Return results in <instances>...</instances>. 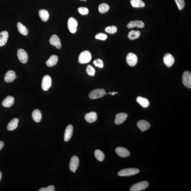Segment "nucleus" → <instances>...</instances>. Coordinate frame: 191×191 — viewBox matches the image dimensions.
I'll return each mask as SVG.
<instances>
[{
	"instance_id": "f03ea898",
	"label": "nucleus",
	"mask_w": 191,
	"mask_h": 191,
	"mask_svg": "<svg viewBox=\"0 0 191 191\" xmlns=\"http://www.w3.org/2000/svg\"><path fill=\"white\" fill-rule=\"evenodd\" d=\"M91 58L92 56L91 53L88 51H85L80 54L78 61L80 63L85 64L89 62L91 60Z\"/></svg>"
},
{
	"instance_id": "4be33fe9",
	"label": "nucleus",
	"mask_w": 191,
	"mask_h": 191,
	"mask_svg": "<svg viewBox=\"0 0 191 191\" xmlns=\"http://www.w3.org/2000/svg\"><path fill=\"white\" fill-rule=\"evenodd\" d=\"M32 118L35 122H40L42 118V115L41 111L38 109L34 110L32 113Z\"/></svg>"
},
{
	"instance_id": "c9c22d12",
	"label": "nucleus",
	"mask_w": 191,
	"mask_h": 191,
	"mask_svg": "<svg viewBox=\"0 0 191 191\" xmlns=\"http://www.w3.org/2000/svg\"><path fill=\"white\" fill-rule=\"evenodd\" d=\"M78 11L80 14L83 15H86L89 13V9L86 7H80L78 9Z\"/></svg>"
},
{
	"instance_id": "7c9ffc66",
	"label": "nucleus",
	"mask_w": 191,
	"mask_h": 191,
	"mask_svg": "<svg viewBox=\"0 0 191 191\" xmlns=\"http://www.w3.org/2000/svg\"><path fill=\"white\" fill-rule=\"evenodd\" d=\"M99 11L101 13L104 14L107 12L109 9V5L106 3H102L99 5Z\"/></svg>"
},
{
	"instance_id": "ddd939ff",
	"label": "nucleus",
	"mask_w": 191,
	"mask_h": 191,
	"mask_svg": "<svg viewBox=\"0 0 191 191\" xmlns=\"http://www.w3.org/2000/svg\"><path fill=\"white\" fill-rule=\"evenodd\" d=\"M50 43L51 45L56 47L57 49H59L61 47L60 39L56 35H53L49 40Z\"/></svg>"
},
{
	"instance_id": "dca6fc26",
	"label": "nucleus",
	"mask_w": 191,
	"mask_h": 191,
	"mask_svg": "<svg viewBox=\"0 0 191 191\" xmlns=\"http://www.w3.org/2000/svg\"><path fill=\"white\" fill-rule=\"evenodd\" d=\"M137 125L142 132L148 130L150 127V123L148 121L145 120L139 121L137 123Z\"/></svg>"
},
{
	"instance_id": "9b49d317",
	"label": "nucleus",
	"mask_w": 191,
	"mask_h": 191,
	"mask_svg": "<svg viewBox=\"0 0 191 191\" xmlns=\"http://www.w3.org/2000/svg\"><path fill=\"white\" fill-rule=\"evenodd\" d=\"M164 62L167 67H171L174 62V56L170 53H166L164 57Z\"/></svg>"
},
{
	"instance_id": "58836bf2",
	"label": "nucleus",
	"mask_w": 191,
	"mask_h": 191,
	"mask_svg": "<svg viewBox=\"0 0 191 191\" xmlns=\"http://www.w3.org/2000/svg\"><path fill=\"white\" fill-rule=\"evenodd\" d=\"M4 146V143L3 141H0V150L3 148Z\"/></svg>"
},
{
	"instance_id": "412c9836",
	"label": "nucleus",
	"mask_w": 191,
	"mask_h": 191,
	"mask_svg": "<svg viewBox=\"0 0 191 191\" xmlns=\"http://www.w3.org/2000/svg\"><path fill=\"white\" fill-rule=\"evenodd\" d=\"M8 38V33L7 31H3L0 33V47H2L7 43Z\"/></svg>"
},
{
	"instance_id": "4468645a",
	"label": "nucleus",
	"mask_w": 191,
	"mask_h": 191,
	"mask_svg": "<svg viewBox=\"0 0 191 191\" xmlns=\"http://www.w3.org/2000/svg\"><path fill=\"white\" fill-rule=\"evenodd\" d=\"M73 127L72 125H68L65 129L64 134V141L65 142H68L70 140L72 136Z\"/></svg>"
},
{
	"instance_id": "7ed1b4c3",
	"label": "nucleus",
	"mask_w": 191,
	"mask_h": 191,
	"mask_svg": "<svg viewBox=\"0 0 191 191\" xmlns=\"http://www.w3.org/2000/svg\"><path fill=\"white\" fill-rule=\"evenodd\" d=\"M106 94L104 89H97L91 91L89 93V97L91 99H95L101 98Z\"/></svg>"
},
{
	"instance_id": "473e14b6",
	"label": "nucleus",
	"mask_w": 191,
	"mask_h": 191,
	"mask_svg": "<svg viewBox=\"0 0 191 191\" xmlns=\"http://www.w3.org/2000/svg\"><path fill=\"white\" fill-rule=\"evenodd\" d=\"M86 71L87 74L90 76H93L95 74L96 71L95 69L90 65H89L87 66Z\"/></svg>"
},
{
	"instance_id": "4c0bfd02",
	"label": "nucleus",
	"mask_w": 191,
	"mask_h": 191,
	"mask_svg": "<svg viewBox=\"0 0 191 191\" xmlns=\"http://www.w3.org/2000/svg\"><path fill=\"white\" fill-rule=\"evenodd\" d=\"M39 191H55V187L53 185L47 186V188H42L40 189Z\"/></svg>"
},
{
	"instance_id": "f257e3e1",
	"label": "nucleus",
	"mask_w": 191,
	"mask_h": 191,
	"mask_svg": "<svg viewBox=\"0 0 191 191\" xmlns=\"http://www.w3.org/2000/svg\"><path fill=\"white\" fill-rule=\"evenodd\" d=\"M140 172L139 169L136 168H127L121 170L118 173L120 176H129L138 174Z\"/></svg>"
},
{
	"instance_id": "aec40b11",
	"label": "nucleus",
	"mask_w": 191,
	"mask_h": 191,
	"mask_svg": "<svg viewBox=\"0 0 191 191\" xmlns=\"http://www.w3.org/2000/svg\"><path fill=\"white\" fill-rule=\"evenodd\" d=\"M16 74L13 71H9L6 73L4 79L5 82L10 83L12 82L16 78Z\"/></svg>"
},
{
	"instance_id": "39448f33",
	"label": "nucleus",
	"mask_w": 191,
	"mask_h": 191,
	"mask_svg": "<svg viewBox=\"0 0 191 191\" xmlns=\"http://www.w3.org/2000/svg\"><path fill=\"white\" fill-rule=\"evenodd\" d=\"M77 22L74 18L71 17L68 21V27L71 33H74L77 30Z\"/></svg>"
},
{
	"instance_id": "e433bc0d",
	"label": "nucleus",
	"mask_w": 191,
	"mask_h": 191,
	"mask_svg": "<svg viewBox=\"0 0 191 191\" xmlns=\"http://www.w3.org/2000/svg\"><path fill=\"white\" fill-rule=\"evenodd\" d=\"M96 39L101 40L105 41L107 38L106 35L103 33H99L95 35Z\"/></svg>"
},
{
	"instance_id": "2eb2a0df",
	"label": "nucleus",
	"mask_w": 191,
	"mask_h": 191,
	"mask_svg": "<svg viewBox=\"0 0 191 191\" xmlns=\"http://www.w3.org/2000/svg\"><path fill=\"white\" fill-rule=\"evenodd\" d=\"M115 152L118 156L123 158L128 157L130 155L129 151L124 147H118L115 149Z\"/></svg>"
},
{
	"instance_id": "b1692460",
	"label": "nucleus",
	"mask_w": 191,
	"mask_h": 191,
	"mask_svg": "<svg viewBox=\"0 0 191 191\" xmlns=\"http://www.w3.org/2000/svg\"><path fill=\"white\" fill-rule=\"evenodd\" d=\"M137 102L141 105L143 108H146L149 106L150 102L148 99L141 97H138L136 99Z\"/></svg>"
},
{
	"instance_id": "20e7f679",
	"label": "nucleus",
	"mask_w": 191,
	"mask_h": 191,
	"mask_svg": "<svg viewBox=\"0 0 191 191\" xmlns=\"http://www.w3.org/2000/svg\"><path fill=\"white\" fill-rule=\"evenodd\" d=\"M149 186L148 183L147 181H142L133 185L131 187V191H140L145 189Z\"/></svg>"
},
{
	"instance_id": "f704fd0d",
	"label": "nucleus",
	"mask_w": 191,
	"mask_h": 191,
	"mask_svg": "<svg viewBox=\"0 0 191 191\" xmlns=\"http://www.w3.org/2000/svg\"><path fill=\"white\" fill-rule=\"evenodd\" d=\"M93 63L96 67H98L99 68H103L104 66L103 61L100 59H97L94 60Z\"/></svg>"
},
{
	"instance_id": "a19ab883",
	"label": "nucleus",
	"mask_w": 191,
	"mask_h": 191,
	"mask_svg": "<svg viewBox=\"0 0 191 191\" xmlns=\"http://www.w3.org/2000/svg\"><path fill=\"white\" fill-rule=\"evenodd\" d=\"M2 177V172L1 171H0V181H1V180Z\"/></svg>"
},
{
	"instance_id": "a211bd4d",
	"label": "nucleus",
	"mask_w": 191,
	"mask_h": 191,
	"mask_svg": "<svg viewBox=\"0 0 191 191\" xmlns=\"http://www.w3.org/2000/svg\"><path fill=\"white\" fill-rule=\"evenodd\" d=\"M97 118L96 113L95 112H91L85 114V119L87 122L92 123L97 120Z\"/></svg>"
},
{
	"instance_id": "72a5a7b5",
	"label": "nucleus",
	"mask_w": 191,
	"mask_h": 191,
	"mask_svg": "<svg viewBox=\"0 0 191 191\" xmlns=\"http://www.w3.org/2000/svg\"><path fill=\"white\" fill-rule=\"evenodd\" d=\"M176 3L178 8L180 10H182L185 7L184 0H174Z\"/></svg>"
},
{
	"instance_id": "bb28decb",
	"label": "nucleus",
	"mask_w": 191,
	"mask_h": 191,
	"mask_svg": "<svg viewBox=\"0 0 191 191\" xmlns=\"http://www.w3.org/2000/svg\"><path fill=\"white\" fill-rule=\"evenodd\" d=\"M17 27L18 30L22 35H26L28 34V30L26 27L21 23L19 22L17 23Z\"/></svg>"
},
{
	"instance_id": "1a4fd4ad",
	"label": "nucleus",
	"mask_w": 191,
	"mask_h": 191,
	"mask_svg": "<svg viewBox=\"0 0 191 191\" xmlns=\"http://www.w3.org/2000/svg\"><path fill=\"white\" fill-rule=\"evenodd\" d=\"M79 159L76 156H73L71 158L69 163V169L71 172L75 173L79 165Z\"/></svg>"
},
{
	"instance_id": "f3484780",
	"label": "nucleus",
	"mask_w": 191,
	"mask_h": 191,
	"mask_svg": "<svg viewBox=\"0 0 191 191\" xmlns=\"http://www.w3.org/2000/svg\"><path fill=\"white\" fill-rule=\"evenodd\" d=\"M144 23L142 21H132L127 24V27L129 29H132L135 27L142 28L144 27Z\"/></svg>"
},
{
	"instance_id": "2f4dec72",
	"label": "nucleus",
	"mask_w": 191,
	"mask_h": 191,
	"mask_svg": "<svg viewBox=\"0 0 191 191\" xmlns=\"http://www.w3.org/2000/svg\"><path fill=\"white\" fill-rule=\"evenodd\" d=\"M105 31L107 33L113 34L117 32V28L115 26H109L105 28Z\"/></svg>"
},
{
	"instance_id": "5701e85b",
	"label": "nucleus",
	"mask_w": 191,
	"mask_h": 191,
	"mask_svg": "<svg viewBox=\"0 0 191 191\" xmlns=\"http://www.w3.org/2000/svg\"><path fill=\"white\" fill-rule=\"evenodd\" d=\"M58 60V57L56 55H52L47 61L46 65L48 67H52L56 65Z\"/></svg>"
},
{
	"instance_id": "79ce46f5",
	"label": "nucleus",
	"mask_w": 191,
	"mask_h": 191,
	"mask_svg": "<svg viewBox=\"0 0 191 191\" xmlns=\"http://www.w3.org/2000/svg\"><path fill=\"white\" fill-rule=\"evenodd\" d=\"M80 1H85V2H86V0H80Z\"/></svg>"
},
{
	"instance_id": "cd10ccee",
	"label": "nucleus",
	"mask_w": 191,
	"mask_h": 191,
	"mask_svg": "<svg viewBox=\"0 0 191 191\" xmlns=\"http://www.w3.org/2000/svg\"><path fill=\"white\" fill-rule=\"evenodd\" d=\"M130 3L133 7L143 8L145 7V4L142 0H131Z\"/></svg>"
},
{
	"instance_id": "423d86ee",
	"label": "nucleus",
	"mask_w": 191,
	"mask_h": 191,
	"mask_svg": "<svg viewBox=\"0 0 191 191\" xmlns=\"http://www.w3.org/2000/svg\"><path fill=\"white\" fill-rule=\"evenodd\" d=\"M183 84L188 88H191V74L188 71H185L183 73L182 77Z\"/></svg>"
},
{
	"instance_id": "9d476101",
	"label": "nucleus",
	"mask_w": 191,
	"mask_h": 191,
	"mask_svg": "<svg viewBox=\"0 0 191 191\" xmlns=\"http://www.w3.org/2000/svg\"><path fill=\"white\" fill-rule=\"evenodd\" d=\"M18 58L22 63H26L28 59V55L24 50L19 49L17 52Z\"/></svg>"
},
{
	"instance_id": "c756f323",
	"label": "nucleus",
	"mask_w": 191,
	"mask_h": 191,
	"mask_svg": "<svg viewBox=\"0 0 191 191\" xmlns=\"http://www.w3.org/2000/svg\"><path fill=\"white\" fill-rule=\"evenodd\" d=\"M94 155L96 158L99 162H102L104 160L105 156L104 153L102 151L99 150H96Z\"/></svg>"
},
{
	"instance_id": "c85d7f7f",
	"label": "nucleus",
	"mask_w": 191,
	"mask_h": 191,
	"mask_svg": "<svg viewBox=\"0 0 191 191\" xmlns=\"http://www.w3.org/2000/svg\"><path fill=\"white\" fill-rule=\"evenodd\" d=\"M141 35L140 31L131 30L129 33L128 37L130 40H134L138 38Z\"/></svg>"
},
{
	"instance_id": "a878e982",
	"label": "nucleus",
	"mask_w": 191,
	"mask_h": 191,
	"mask_svg": "<svg viewBox=\"0 0 191 191\" xmlns=\"http://www.w3.org/2000/svg\"><path fill=\"white\" fill-rule=\"evenodd\" d=\"M40 17L42 20L44 22L47 21L49 18V15L48 12L45 9L40 10L39 12Z\"/></svg>"
},
{
	"instance_id": "393cba45",
	"label": "nucleus",
	"mask_w": 191,
	"mask_h": 191,
	"mask_svg": "<svg viewBox=\"0 0 191 191\" xmlns=\"http://www.w3.org/2000/svg\"><path fill=\"white\" fill-rule=\"evenodd\" d=\"M19 119L15 118L9 123L7 126V129L9 131H13L17 128L19 123Z\"/></svg>"
},
{
	"instance_id": "f8f14e48",
	"label": "nucleus",
	"mask_w": 191,
	"mask_h": 191,
	"mask_svg": "<svg viewBox=\"0 0 191 191\" xmlns=\"http://www.w3.org/2000/svg\"><path fill=\"white\" fill-rule=\"evenodd\" d=\"M128 117L126 113H118L116 115L114 121L115 124L120 125L122 124L126 120Z\"/></svg>"
},
{
	"instance_id": "6e6552de",
	"label": "nucleus",
	"mask_w": 191,
	"mask_h": 191,
	"mask_svg": "<svg viewBox=\"0 0 191 191\" xmlns=\"http://www.w3.org/2000/svg\"><path fill=\"white\" fill-rule=\"evenodd\" d=\"M126 60L127 63L130 66L134 67L136 65L138 61V58L137 56L134 53H130L127 56Z\"/></svg>"
},
{
	"instance_id": "6ab92c4d",
	"label": "nucleus",
	"mask_w": 191,
	"mask_h": 191,
	"mask_svg": "<svg viewBox=\"0 0 191 191\" xmlns=\"http://www.w3.org/2000/svg\"><path fill=\"white\" fill-rule=\"evenodd\" d=\"M14 102V99L13 96H8L4 99L2 105L4 107L9 108L12 105Z\"/></svg>"
},
{
	"instance_id": "ea45409f",
	"label": "nucleus",
	"mask_w": 191,
	"mask_h": 191,
	"mask_svg": "<svg viewBox=\"0 0 191 191\" xmlns=\"http://www.w3.org/2000/svg\"><path fill=\"white\" fill-rule=\"evenodd\" d=\"M118 93L117 92H109V94H111V95H115V94H117V93Z\"/></svg>"
},
{
	"instance_id": "0eeeda50",
	"label": "nucleus",
	"mask_w": 191,
	"mask_h": 191,
	"mask_svg": "<svg viewBox=\"0 0 191 191\" xmlns=\"http://www.w3.org/2000/svg\"><path fill=\"white\" fill-rule=\"evenodd\" d=\"M51 85V79L49 75H45L42 80L41 87L44 91H47Z\"/></svg>"
}]
</instances>
